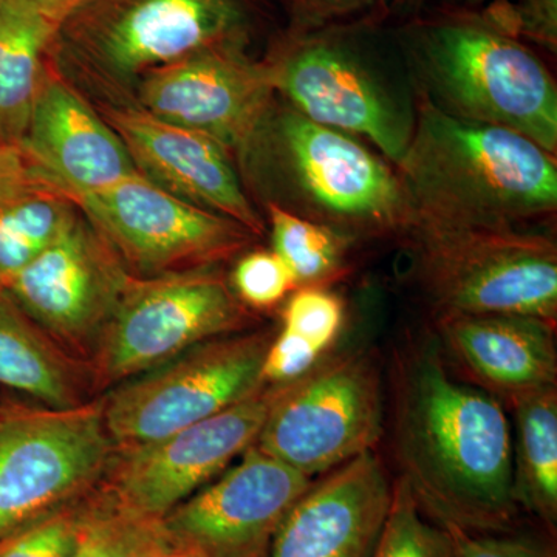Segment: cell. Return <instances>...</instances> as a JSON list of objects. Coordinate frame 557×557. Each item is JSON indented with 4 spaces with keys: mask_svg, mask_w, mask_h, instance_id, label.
<instances>
[{
    "mask_svg": "<svg viewBox=\"0 0 557 557\" xmlns=\"http://www.w3.org/2000/svg\"><path fill=\"white\" fill-rule=\"evenodd\" d=\"M391 383L395 460L421 511L440 527L511 533L522 509L498 398L453 376L424 341L397 348Z\"/></svg>",
    "mask_w": 557,
    "mask_h": 557,
    "instance_id": "6da1fadb",
    "label": "cell"
},
{
    "mask_svg": "<svg viewBox=\"0 0 557 557\" xmlns=\"http://www.w3.org/2000/svg\"><path fill=\"white\" fill-rule=\"evenodd\" d=\"M397 172L417 226L520 228L557 208L553 153L518 132L456 119L423 97Z\"/></svg>",
    "mask_w": 557,
    "mask_h": 557,
    "instance_id": "7a4b0ae2",
    "label": "cell"
},
{
    "mask_svg": "<svg viewBox=\"0 0 557 557\" xmlns=\"http://www.w3.org/2000/svg\"><path fill=\"white\" fill-rule=\"evenodd\" d=\"M397 42L424 100L456 119L518 132L555 156V79L483 11L412 14Z\"/></svg>",
    "mask_w": 557,
    "mask_h": 557,
    "instance_id": "3957f363",
    "label": "cell"
},
{
    "mask_svg": "<svg viewBox=\"0 0 557 557\" xmlns=\"http://www.w3.org/2000/svg\"><path fill=\"white\" fill-rule=\"evenodd\" d=\"M267 0H87L62 21L53 62L115 90L200 51L245 49Z\"/></svg>",
    "mask_w": 557,
    "mask_h": 557,
    "instance_id": "277c9868",
    "label": "cell"
},
{
    "mask_svg": "<svg viewBox=\"0 0 557 557\" xmlns=\"http://www.w3.org/2000/svg\"><path fill=\"white\" fill-rule=\"evenodd\" d=\"M247 146L267 150L285 196L274 205L293 214L348 242L408 239L416 230V208L397 170L358 138L289 106L277 112L271 106Z\"/></svg>",
    "mask_w": 557,
    "mask_h": 557,
    "instance_id": "5b68a950",
    "label": "cell"
},
{
    "mask_svg": "<svg viewBox=\"0 0 557 557\" xmlns=\"http://www.w3.org/2000/svg\"><path fill=\"white\" fill-rule=\"evenodd\" d=\"M418 287L435 318L518 314L556 325L557 247L552 237L520 228L420 225Z\"/></svg>",
    "mask_w": 557,
    "mask_h": 557,
    "instance_id": "8992f818",
    "label": "cell"
},
{
    "mask_svg": "<svg viewBox=\"0 0 557 557\" xmlns=\"http://www.w3.org/2000/svg\"><path fill=\"white\" fill-rule=\"evenodd\" d=\"M381 17L288 33L269 60L276 94L322 126L368 139L395 164L412 137L416 112L391 89L373 57L370 30Z\"/></svg>",
    "mask_w": 557,
    "mask_h": 557,
    "instance_id": "52a82bcc",
    "label": "cell"
},
{
    "mask_svg": "<svg viewBox=\"0 0 557 557\" xmlns=\"http://www.w3.org/2000/svg\"><path fill=\"white\" fill-rule=\"evenodd\" d=\"M256 324L258 317L214 267L134 277L95 348L94 384L119 386L189 348Z\"/></svg>",
    "mask_w": 557,
    "mask_h": 557,
    "instance_id": "ba28073f",
    "label": "cell"
},
{
    "mask_svg": "<svg viewBox=\"0 0 557 557\" xmlns=\"http://www.w3.org/2000/svg\"><path fill=\"white\" fill-rule=\"evenodd\" d=\"M383 434V369L361 348L281 384L255 445L313 479L375 450Z\"/></svg>",
    "mask_w": 557,
    "mask_h": 557,
    "instance_id": "9c48e42d",
    "label": "cell"
},
{
    "mask_svg": "<svg viewBox=\"0 0 557 557\" xmlns=\"http://www.w3.org/2000/svg\"><path fill=\"white\" fill-rule=\"evenodd\" d=\"M115 445L101 403L0 410V537L101 485Z\"/></svg>",
    "mask_w": 557,
    "mask_h": 557,
    "instance_id": "30bf717a",
    "label": "cell"
},
{
    "mask_svg": "<svg viewBox=\"0 0 557 557\" xmlns=\"http://www.w3.org/2000/svg\"><path fill=\"white\" fill-rule=\"evenodd\" d=\"M271 339L270 332L249 330L208 341L112 387L101 406L115 448L168 437L251 397L267 386Z\"/></svg>",
    "mask_w": 557,
    "mask_h": 557,
    "instance_id": "8fae6325",
    "label": "cell"
},
{
    "mask_svg": "<svg viewBox=\"0 0 557 557\" xmlns=\"http://www.w3.org/2000/svg\"><path fill=\"white\" fill-rule=\"evenodd\" d=\"M64 196L135 277L214 267L255 236L225 215L180 199L141 172L106 188Z\"/></svg>",
    "mask_w": 557,
    "mask_h": 557,
    "instance_id": "7c38bea8",
    "label": "cell"
},
{
    "mask_svg": "<svg viewBox=\"0 0 557 557\" xmlns=\"http://www.w3.org/2000/svg\"><path fill=\"white\" fill-rule=\"evenodd\" d=\"M134 277L78 211L0 287L72 357L91 358Z\"/></svg>",
    "mask_w": 557,
    "mask_h": 557,
    "instance_id": "4fadbf2b",
    "label": "cell"
},
{
    "mask_svg": "<svg viewBox=\"0 0 557 557\" xmlns=\"http://www.w3.org/2000/svg\"><path fill=\"white\" fill-rule=\"evenodd\" d=\"M278 387L156 442L115 448L102 485L127 507L163 519L258 442Z\"/></svg>",
    "mask_w": 557,
    "mask_h": 557,
    "instance_id": "5bb4252c",
    "label": "cell"
},
{
    "mask_svg": "<svg viewBox=\"0 0 557 557\" xmlns=\"http://www.w3.org/2000/svg\"><path fill=\"white\" fill-rule=\"evenodd\" d=\"M269 61L220 47L153 70L137 84V108L242 152L274 102Z\"/></svg>",
    "mask_w": 557,
    "mask_h": 557,
    "instance_id": "9a60e30c",
    "label": "cell"
},
{
    "mask_svg": "<svg viewBox=\"0 0 557 557\" xmlns=\"http://www.w3.org/2000/svg\"><path fill=\"white\" fill-rule=\"evenodd\" d=\"M311 479L249 446L239 465L163 518L175 541L207 557H269L278 528Z\"/></svg>",
    "mask_w": 557,
    "mask_h": 557,
    "instance_id": "2e32d148",
    "label": "cell"
},
{
    "mask_svg": "<svg viewBox=\"0 0 557 557\" xmlns=\"http://www.w3.org/2000/svg\"><path fill=\"white\" fill-rule=\"evenodd\" d=\"M101 115L145 177L180 199L240 223L255 236L263 233L262 219L245 193L228 150L218 141L135 104L109 106Z\"/></svg>",
    "mask_w": 557,
    "mask_h": 557,
    "instance_id": "e0dca14e",
    "label": "cell"
},
{
    "mask_svg": "<svg viewBox=\"0 0 557 557\" xmlns=\"http://www.w3.org/2000/svg\"><path fill=\"white\" fill-rule=\"evenodd\" d=\"M17 149L27 166L62 194L106 188L139 174L116 132L53 61Z\"/></svg>",
    "mask_w": 557,
    "mask_h": 557,
    "instance_id": "ac0fdd59",
    "label": "cell"
},
{
    "mask_svg": "<svg viewBox=\"0 0 557 557\" xmlns=\"http://www.w3.org/2000/svg\"><path fill=\"white\" fill-rule=\"evenodd\" d=\"M386 463L362 454L311 483L278 528L269 557H373L392 500Z\"/></svg>",
    "mask_w": 557,
    "mask_h": 557,
    "instance_id": "d6986e66",
    "label": "cell"
},
{
    "mask_svg": "<svg viewBox=\"0 0 557 557\" xmlns=\"http://www.w3.org/2000/svg\"><path fill=\"white\" fill-rule=\"evenodd\" d=\"M435 327L446 355L496 398L557 386L555 324L518 314H446Z\"/></svg>",
    "mask_w": 557,
    "mask_h": 557,
    "instance_id": "ffe728a7",
    "label": "cell"
},
{
    "mask_svg": "<svg viewBox=\"0 0 557 557\" xmlns=\"http://www.w3.org/2000/svg\"><path fill=\"white\" fill-rule=\"evenodd\" d=\"M84 372L0 287V386L38 399L46 408L84 405Z\"/></svg>",
    "mask_w": 557,
    "mask_h": 557,
    "instance_id": "44dd1931",
    "label": "cell"
},
{
    "mask_svg": "<svg viewBox=\"0 0 557 557\" xmlns=\"http://www.w3.org/2000/svg\"><path fill=\"white\" fill-rule=\"evenodd\" d=\"M60 27L28 0H0V141L14 148L30 123Z\"/></svg>",
    "mask_w": 557,
    "mask_h": 557,
    "instance_id": "7402d4cb",
    "label": "cell"
},
{
    "mask_svg": "<svg viewBox=\"0 0 557 557\" xmlns=\"http://www.w3.org/2000/svg\"><path fill=\"white\" fill-rule=\"evenodd\" d=\"M76 214L75 203L25 161L0 172V285L39 255Z\"/></svg>",
    "mask_w": 557,
    "mask_h": 557,
    "instance_id": "603a6c76",
    "label": "cell"
},
{
    "mask_svg": "<svg viewBox=\"0 0 557 557\" xmlns=\"http://www.w3.org/2000/svg\"><path fill=\"white\" fill-rule=\"evenodd\" d=\"M512 460L520 509L557 523V386L512 398Z\"/></svg>",
    "mask_w": 557,
    "mask_h": 557,
    "instance_id": "cb8c5ba5",
    "label": "cell"
},
{
    "mask_svg": "<svg viewBox=\"0 0 557 557\" xmlns=\"http://www.w3.org/2000/svg\"><path fill=\"white\" fill-rule=\"evenodd\" d=\"M273 251L292 271L298 287H321L341 276L350 242L335 231L267 203Z\"/></svg>",
    "mask_w": 557,
    "mask_h": 557,
    "instance_id": "d4e9b609",
    "label": "cell"
},
{
    "mask_svg": "<svg viewBox=\"0 0 557 557\" xmlns=\"http://www.w3.org/2000/svg\"><path fill=\"white\" fill-rule=\"evenodd\" d=\"M166 537L163 519L127 507L101 483L91 493L75 557H145Z\"/></svg>",
    "mask_w": 557,
    "mask_h": 557,
    "instance_id": "484cf974",
    "label": "cell"
},
{
    "mask_svg": "<svg viewBox=\"0 0 557 557\" xmlns=\"http://www.w3.org/2000/svg\"><path fill=\"white\" fill-rule=\"evenodd\" d=\"M373 557H454L448 531L421 511L399 475L392 485L391 507Z\"/></svg>",
    "mask_w": 557,
    "mask_h": 557,
    "instance_id": "4316f807",
    "label": "cell"
},
{
    "mask_svg": "<svg viewBox=\"0 0 557 557\" xmlns=\"http://www.w3.org/2000/svg\"><path fill=\"white\" fill-rule=\"evenodd\" d=\"M91 493L0 537V557H75Z\"/></svg>",
    "mask_w": 557,
    "mask_h": 557,
    "instance_id": "83f0119b",
    "label": "cell"
},
{
    "mask_svg": "<svg viewBox=\"0 0 557 557\" xmlns=\"http://www.w3.org/2000/svg\"><path fill=\"white\" fill-rule=\"evenodd\" d=\"M282 329L327 351L344 324V307L338 296L321 287H302L285 306Z\"/></svg>",
    "mask_w": 557,
    "mask_h": 557,
    "instance_id": "f1b7e54d",
    "label": "cell"
},
{
    "mask_svg": "<svg viewBox=\"0 0 557 557\" xmlns=\"http://www.w3.org/2000/svg\"><path fill=\"white\" fill-rule=\"evenodd\" d=\"M231 285L249 309L265 310L281 302L298 282L276 252L252 251L237 262Z\"/></svg>",
    "mask_w": 557,
    "mask_h": 557,
    "instance_id": "f546056e",
    "label": "cell"
},
{
    "mask_svg": "<svg viewBox=\"0 0 557 557\" xmlns=\"http://www.w3.org/2000/svg\"><path fill=\"white\" fill-rule=\"evenodd\" d=\"M483 14L515 38L556 53L557 0H497Z\"/></svg>",
    "mask_w": 557,
    "mask_h": 557,
    "instance_id": "4dcf8cb0",
    "label": "cell"
},
{
    "mask_svg": "<svg viewBox=\"0 0 557 557\" xmlns=\"http://www.w3.org/2000/svg\"><path fill=\"white\" fill-rule=\"evenodd\" d=\"M292 13V28L288 33H309L383 17L387 14L388 0H287Z\"/></svg>",
    "mask_w": 557,
    "mask_h": 557,
    "instance_id": "1f68e13d",
    "label": "cell"
},
{
    "mask_svg": "<svg viewBox=\"0 0 557 557\" xmlns=\"http://www.w3.org/2000/svg\"><path fill=\"white\" fill-rule=\"evenodd\" d=\"M324 357L309 341L282 329L271 339L262 364V381L267 386L293 383L309 373Z\"/></svg>",
    "mask_w": 557,
    "mask_h": 557,
    "instance_id": "d6a6232c",
    "label": "cell"
},
{
    "mask_svg": "<svg viewBox=\"0 0 557 557\" xmlns=\"http://www.w3.org/2000/svg\"><path fill=\"white\" fill-rule=\"evenodd\" d=\"M453 541L454 557H556L552 549L527 539L504 534H475L443 527Z\"/></svg>",
    "mask_w": 557,
    "mask_h": 557,
    "instance_id": "836d02e7",
    "label": "cell"
},
{
    "mask_svg": "<svg viewBox=\"0 0 557 557\" xmlns=\"http://www.w3.org/2000/svg\"><path fill=\"white\" fill-rule=\"evenodd\" d=\"M33 7H36L40 13L46 14L50 20L60 22L65 20L69 14L86 3L87 0H28Z\"/></svg>",
    "mask_w": 557,
    "mask_h": 557,
    "instance_id": "e575fe53",
    "label": "cell"
},
{
    "mask_svg": "<svg viewBox=\"0 0 557 557\" xmlns=\"http://www.w3.org/2000/svg\"><path fill=\"white\" fill-rule=\"evenodd\" d=\"M145 557H207L197 552L196 548L189 547V545L182 544V542L175 541L168 533V537L163 542L152 549L149 555Z\"/></svg>",
    "mask_w": 557,
    "mask_h": 557,
    "instance_id": "d590c367",
    "label": "cell"
},
{
    "mask_svg": "<svg viewBox=\"0 0 557 557\" xmlns=\"http://www.w3.org/2000/svg\"><path fill=\"white\" fill-rule=\"evenodd\" d=\"M429 0H388L387 14H412L418 13ZM471 2H479V0H471Z\"/></svg>",
    "mask_w": 557,
    "mask_h": 557,
    "instance_id": "8d00e7d4",
    "label": "cell"
},
{
    "mask_svg": "<svg viewBox=\"0 0 557 557\" xmlns=\"http://www.w3.org/2000/svg\"><path fill=\"white\" fill-rule=\"evenodd\" d=\"M24 163L20 149L0 141V172L13 170Z\"/></svg>",
    "mask_w": 557,
    "mask_h": 557,
    "instance_id": "74e56055",
    "label": "cell"
},
{
    "mask_svg": "<svg viewBox=\"0 0 557 557\" xmlns=\"http://www.w3.org/2000/svg\"><path fill=\"white\" fill-rule=\"evenodd\" d=\"M3 406H0V410H2Z\"/></svg>",
    "mask_w": 557,
    "mask_h": 557,
    "instance_id": "f35d334b",
    "label": "cell"
}]
</instances>
